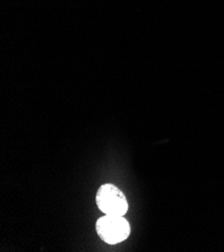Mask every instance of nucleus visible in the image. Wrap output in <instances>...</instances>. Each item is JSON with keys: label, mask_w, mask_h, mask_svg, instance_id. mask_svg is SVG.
<instances>
[{"label": "nucleus", "mask_w": 224, "mask_h": 252, "mask_svg": "<svg viewBox=\"0 0 224 252\" xmlns=\"http://www.w3.org/2000/svg\"><path fill=\"white\" fill-rule=\"evenodd\" d=\"M96 202L98 209L106 215L124 216L129 209L127 197L113 184H104L98 188Z\"/></svg>", "instance_id": "f03ea898"}, {"label": "nucleus", "mask_w": 224, "mask_h": 252, "mask_svg": "<svg viewBox=\"0 0 224 252\" xmlns=\"http://www.w3.org/2000/svg\"><path fill=\"white\" fill-rule=\"evenodd\" d=\"M97 235L108 244H118L126 240L131 233L129 221L119 215H106L96 223Z\"/></svg>", "instance_id": "f257e3e1"}]
</instances>
